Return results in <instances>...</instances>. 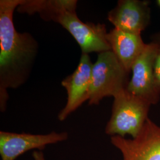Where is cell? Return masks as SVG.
I'll return each instance as SVG.
<instances>
[{"label": "cell", "instance_id": "cell-5", "mask_svg": "<svg viewBox=\"0 0 160 160\" xmlns=\"http://www.w3.org/2000/svg\"><path fill=\"white\" fill-rule=\"evenodd\" d=\"M160 45V43L156 42L146 45L132 67V76L127 87L129 92L146 99L151 104L158 103L160 98L154 75V64Z\"/></svg>", "mask_w": 160, "mask_h": 160}, {"label": "cell", "instance_id": "cell-12", "mask_svg": "<svg viewBox=\"0 0 160 160\" xmlns=\"http://www.w3.org/2000/svg\"><path fill=\"white\" fill-rule=\"evenodd\" d=\"M154 75L155 86L160 93V45L155 59L154 64Z\"/></svg>", "mask_w": 160, "mask_h": 160}, {"label": "cell", "instance_id": "cell-3", "mask_svg": "<svg viewBox=\"0 0 160 160\" xmlns=\"http://www.w3.org/2000/svg\"><path fill=\"white\" fill-rule=\"evenodd\" d=\"M129 74L111 50L100 53L92 65L88 104L97 105L104 98L114 97L126 89Z\"/></svg>", "mask_w": 160, "mask_h": 160}, {"label": "cell", "instance_id": "cell-6", "mask_svg": "<svg viewBox=\"0 0 160 160\" xmlns=\"http://www.w3.org/2000/svg\"><path fill=\"white\" fill-rule=\"evenodd\" d=\"M58 23L72 36L82 53H100L111 50L104 24L84 23L77 16L76 12H65L59 17Z\"/></svg>", "mask_w": 160, "mask_h": 160}, {"label": "cell", "instance_id": "cell-8", "mask_svg": "<svg viewBox=\"0 0 160 160\" xmlns=\"http://www.w3.org/2000/svg\"><path fill=\"white\" fill-rule=\"evenodd\" d=\"M92 65L88 54L82 53L74 72L62 80L61 84L67 92V102L59 113V120H65L82 103L88 100Z\"/></svg>", "mask_w": 160, "mask_h": 160}, {"label": "cell", "instance_id": "cell-7", "mask_svg": "<svg viewBox=\"0 0 160 160\" xmlns=\"http://www.w3.org/2000/svg\"><path fill=\"white\" fill-rule=\"evenodd\" d=\"M66 132H52L45 135L0 132V155L2 160H15L25 152L42 150L47 145L67 140Z\"/></svg>", "mask_w": 160, "mask_h": 160}, {"label": "cell", "instance_id": "cell-9", "mask_svg": "<svg viewBox=\"0 0 160 160\" xmlns=\"http://www.w3.org/2000/svg\"><path fill=\"white\" fill-rule=\"evenodd\" d=\"M149 2L139 0H120L109 12L108 19L114 28L141 34L150 21Z\"/></svg>", "mask_w": 160, "mask_h": 160}, {"label": "cell", "instance_id": "cell-4", "mask_svg": "<svg viewBox=\"0 0 160 160\" xmlns=\"http://www.w3.org/2000/svg\"><path fill=\"white\" fill-rule=\"evenodd\" d=\"M123 160H160V126L148 118L135 138L111 137Z\"/></svg>", "mask_w": 160, "mask_h": 160}, {"label": "cell", "instance_id": "cell-10", "mask_svg": "<svg viewBox=\"0 0 160 160\" xmlns=\"http://www.w3.org/2000/svg\"><path fill=\"white\" fill-rule=\"evenodd\" d=\"M107 40L121 64L130 73L138 58L142 53L146 45L141 34L122 31L114 28L107 34Z\"/></svg>", "mask_w": 160, "mask_h": 160}, {"label": "cell", "instance_id": "cell-13", "mask_svg": "<svg viewBox=\"0 0 160 160\" xmlns=\"http://www.w3.org/2000/svg\"><path fill=\"white\" fill-rule=\"evenodd\" d=\"M33 157L34 160H46L43 153L41 151H34L33 152Z\"/></svg>", "mask_w": 160, "mask_h": 160}, {"label": "cell", "instance_id": "cell-15", "mask_svg": "<svg viewBox=\"0 0 160 160\" xmlns=\"http://www.w3.org/2000/svg\"><path fill=\"white\" fill-rule=\"evenodd\" d=\"M157 4H158V5L160 7V0H158V1H157Z\"/></svg>", "mask_w": 160, "mask_h": 160}, {"label": "cell", "instance_id": "cell-11", "mask_svg": "<svg viewBox=\"0 0 160 160\" xmlns=\"http://www.w3.org/2000/svg\"><path fill=\"white\" fill-rule=\"evenodd\" d=\"M77 2V0H23L16 10L29 15L38 13L46 22L58 23L65 12H76Z\"/></svg>", "mask_w": 160, "mask_h": 160}, {"label": "cell", "instance_id": "cell-2", "mask_svg": "<svg viewBox=\"0 0 160 160\" xmlns=\"http://www.w3.org/2000/svg\"><path fill=\"white\" fill-rule=\"evenodd\" d=\"M151 105L148 100L132 94L127 88L120 92L114 97L106 133L111 137L124 138L126 135H130L132 138H135L148 119Z\"/></svg>", "mask_w": 160, "mask_h": 160}, {"label": "cell", "instance_id": "cell-14", "mask_svg": "<svg viewBox=\"0 0 160 160\" xmlns=\"http://www.w3.org/2000/svg\"><path fill=\"white\" fill-rule=\"evenodd\" d=\"M154 41L153 42H159L160 43V32L157 33L154 36Z\"/></svg>", "mask_w": 160, "mask_h": 160}, {"label": "cell", "instance_id": "cell-1", "mask_svg": "<svg viewBox=\"0 0 160 160\" xmlns=\"http://www.w3.org/2000/svg\"><path fill=\"white\" fill-rule=\"evenodd\" d=\"M23 0L0 1V109L4 112L7 90L17 88L29 78L38 54V44L32 34L15 29L13 14Z\"/></svg>", "mask_w": 160, "mask_h": 160}]
</instances>
